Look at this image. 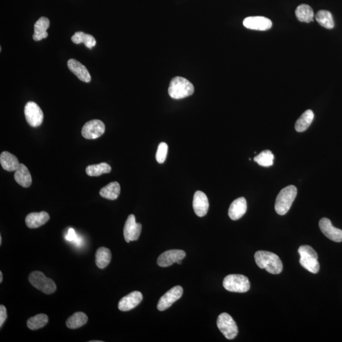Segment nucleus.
<instances>
[{
  "mask_svg": "<svg viewBox=\"0 0 342 342\" xmlns=\"http://www.w3.org/2000/svg\"><path fill=\"white\" fill-rule=\"evenodd\" d=\"M176 263H178V265H181V264H182V261H178V262H177Z\"/></svg>",
  "mask_w": 342,
  "mask_h": 342,
  "instance_id": "e433bc0d",
  "label": "nucleus"
},
{
  "mask_svg": "<svg viewBox=\"0 0 342 342\" xmlns=\"http://www.w3.org/2000/svg\"><path fill=\"white\" fill-rule=\"evenodd\" d=\"M102 341H90V342H102Z\"/></svg>",
  "mask_w": 342,
  "mask_h": 342,
  "instance_id": "58836bf2",
  "label": "nucleus"
},
{
  "mask_svg": "<svg viewBox=\"0 0 342 342\" xmlns=\"http://www.w3.org/2000/svg\"><path fill=\"white\" fill-rule=\"evenodd\" d=\"M0 163L3 169L8 172L15 171L20 165L17 158L8 151H3L1 153Z\"/></svg>",
  "mask_w": 342,
  "mask_h": 342,
  "instance_id": "4be33fe9",
  "label": "nucleus"
},
{
  "mask_svg": "<svg viewBox=\"0 0 342 342\" xmlns=\"http://www.w3.org/2000/svg\"><path fill=\"white\" fill-rule=\"evenodd\" d=\"M193 207H194L195 213L199 217H204L206 214L209 207V203H208L207 197L204 192L201 191L195 192L194 201H193Z\"/></svg>",
  "mask_w": 342,
  "mask_h": 342,
  "instance_id": "dca6fc26",
  "label": "nucleus"
},
{
  "mask_svg": "<svg viewBox=\"0 0 342 342\" xmlns=\"http://www.w3.org/2000/svg\"><path fill=\"white\" fill-rule=\"evenodd\" d=\"M48 322L47 315L45 314H40L30 318L27 321V326L30 330H36L44 327Z\"/></svg>",
  "mask_w": 342,
  "mask_h": 342,
  "instance_id": "7c9ffc66",
  "label": "nucleus"
},
{
  "mask_svg": "<svg viewBox=\"0 0 342 342\" xmlns=\"http://www.w3.org/2000/svg\"><path fill=\"white\" fill-rule=\"evenodd\" d=\"M50 27V20L48 18L41 17L34 24L33 40L39 41L48 37L47 29Z\"/></svg>",
  "mask_w": 342,
  "mask_h": 342,
  "instance_id": "aec40b11",
  "label": "nucleus"
},
{
  "mask_svg": "<svg viewBox=\"0 0 342 342\" xmlns=\"http://www.w3.org/2000/svg\"><path fill=\"white\" fill-rule=\"evenodd\" d=\"M68 66L73 74L76 75L78 79L84 82L91 81V77L86 67L75 59L68 60Z\"/></svg>",
  "mask_w": 342,
  "mask_h": 342,
  "instance_id": "f3484780",
  "label": "nucleus"
},
{
  "mask_svg": "<svg viewBox=\"0 0 342 342\" xmlns=\"http://www.w3.org/2000/svg\"><path fill=\"white\" fill-rule=\"evenodd\" d=\"M14 179L18 184L24 188H28L32 184L31 173L24 164H20L14 174Z\"/></svg>",
  "mask_w": 342,
  "mask_h": 342,
  "instance_id": "412c9836",
  "label": "nucleus"
},
{
  "mask_svg": "<svg viewBox=\"0 0 342 342\" xmlns=\"http://www.w3.org/2000/svg\"><path fill=\"white\" fill-rule=\"evenodd\" d=\"M168 146L167 143L162 142L158 146L157 153H156V159L159 164H162L166 159Z\"/></svg>",
  "mask_w": 342,
  "mask_h": 342,
  "instance_id": "473e14b6",
  "label": "nucleus"
},
{
  "mask_svg": "<svg viewBox=\"0 0 342 342\" xmlns=\"http://www.w3.org/2000/svg\"><path fill=\"white\" fill-rule=\"evenodd\" d=\"M223 286L231 292L245 293L249 290L250 283L247 277L242 274H229L223 280Z\"/></svg>",
  "mask_w": 342,
  "mask_h": 342,
  "instance_id": "39448f33",
  "label": "nucleus"
},
{
  "mask_svg": "<svg viewBox=\"0 0 342 342\" xmlns=\"http://www.w3.org/2000/svg\"><path fill=\"white\" fill-rule=\"evenodd\" d=\"M169 95L174 99L188 97L194 93V86L188 80L182 77H176L170 82Z\"/></svg>",
  "mask_w": 342,
  "mask_h": 342,
  "instance_id": "f03ea898",
  "label": "nucleus"
},
{
  "mask_svg": "<svg viewBox=\"0 0 342 342\" xmlns=\"http://www.w3.org/2000/svg\"><path fill=\"white\" fill-rule=\"evenodd\" d=\"M88 316L86 314L82 312H77L68 319L66 325L70 329H77L84 326L88 322Z\"/></svg>",
  "mask_w": 342,
  "mask_h": 342,
  "instance_id": "bb28decb",
  "label": "nucleus"
},
{
  "mask_svg": "<svg viewBox=\"0 0 342 342\" xmlns=\"http://www.w3.org/2000/svg\"><path fill=\"white\" fill-rule=\"evenodd\" d=\"M50 220L48 213L43 211L40 212H32L26 217V223L29 228H38L47 223Z\"/></svg>",
  "mask_w": 342,
  "mask_h": 342,
  "instance_id": "6ab92c4d",
  "label": "nucleus"
},
{
  "mask_svg": "<svg viewBox=\"0 0 342 342\" xmlns=\"http://www.w3.org/2000/svg\"><path fill=\"white\" fill-rule=\"evenodd\" d=\"M274 156L272 151L267 150L262 151L260 154L256 156L254 160L259 165L263 167H270L273 166Z\"/></svg>",
  "mask_w": 342,
  "mask_h": 342,
  "instance_id": "2f4dec72",
  "label": "nucleus"
},
{
  "mask_svg": "<svg viewBox=\"0 0 342 342\" xmlns=\"http://www.w3.org/2000/svg\"><path fill=\"white\" fill-rule=\"evenodd\" d=\"M2 281H3V273L0 272V283H2Z\"/></svg>",
  "mask_w": 342,
  "mask_h": 342,
  "instance_id": "c9c22d12",
  "label": "nucleus"
},
{
  "mask_svg": "<svg viewBox=\"0 0 342 342\" xmlns=\"http://www.w3.org/2000/svg\"><path fill=\"white\" fill-rule=\"evenodd\" d=\"M67 240L69 241H74L76 238V235H75L74 229L70 228L68 231V236H66Z\"/></svg>",
  "mask_w": 342,
  "mask_h": 342,
  "instance_id": "f704fd0d",
  "label": "nucleus"
},
{
  "mask_svg": "<svg viewBox=\"0 0 342 342\" xmlns=\"http://www.w3.org/2000/svg\"><path fill=\"white\" fill-rule=\"evenodd\" d=\"M95 258L96 265L98 268H106L111 261V250L106 247L99 248L96 252Z\"/></svg>",
  "mask_w": 342,
  "mask_h": 342,
  "instance_id": "b1692460",
  "label": "nucleus"
},
{
  "mask_svg": "<svg viewBox=\"0 0 342 342\" xmlns=\"http://www.w3.org/2000/svg\"><path fill=\"white\" fill-rule=\"evenodd\" d=\"M314 118V112L311 110H307L302 114L295 123V130L297 132H304L313 123Z\"/></svg>",
  "mask_w": 342,
  "mask_h": 342,
  "instance_id": "a878e982",
  "label": "nucleus"
},
{
  "mask_svg": "<svg viewBox=\"0 0 342 342\" xmlns=\"http://www.w3.org/2000/svg\"><path fill=\"white\" fill-rule=\"evenodd\" d=\"M29 281L32 285L45 294H52L57 290L55 282L52 279L46 277L42 272H32L29 274Z\"/></svg>",
  "mask_w": 342,
  "mask_h": 342,
  "instance_id": "423d86ee",
  "label": "nucleus"
},
{
  "mask_svg": "<svg viewBox=\"0 0 342 342\" xmlns=\"http://www.w3.org/2000/svg\"><path fill=\"white\" fill-rule=\"evenodd\" d=\"M71 40L75 44L84 43V45L89 49L95 47L96 41L95 38L90 34H85L83 32H76L71 38Z\"/></svg>",
  "mask_w": 342,
  "mask_h": 342,
  "instance_id": "cd10ccee",
  "label": "nucleus"
},
{
  "mask_svg": "<svg viewBox=\"0 0 342 342\" xmlns=\"http://www.w3.org/2000/svg\"><path fill=\"white\" fill-rule=\"evenodd\" d=\"M1 243H2V238H1V236H0V245H1Z\"/></svg>",
  "mask_w": 342,
  "mask_h": 342,
  "instance_id": "4c0bfd02",
  "label": "nucleus"
},
{
  "mask_svg": "<svg viewBox=\"0 0 342 342\" xmlns=\"http://www.w3.org/2000/svg\"><path fill=\"white\" fill-rule=\"evenodd\" d=\"M255 261L261 269H265L271 274H277L283 270V264L276 254L267 251H258L255 254Z\"/></svg>",
  "mask_w": 342,
  "mask_h": 342,
  "instance_id": "f257e3e1",
  "label": "nucleus"
},
{
  "mask_svg": "<svg viewBox=\"0 0 342 342\" xmlns=\"http://www.w3.org/2000/svg\"><path fill=\"white\" fill-rule=\"evenodd\" d=\"M120 193V185L117 181H114L102 188L100 190V195L103 198L114 201L118 198Z\"/></svg>",
  "mask_w": 342,
  "mask_h": 342,
  "instance_id": "5701e85b",
  "label": "nucleus"
},
{
  "mask_svg": "<svg viewBox=\"0 0 342 342\" xmlns=\"http://www.w3.org/2000/svg\"><path fill=\"white\" fill-rule=\"evenodd\" d=\"M300 264L308 272L316 274L320 271L318 256L315 250L309 245H302L298 250Z\"/></svg>",
  "mask_w": 342,
  "mask_h": 342,
  "instance_id": "20e7f679",
  "label": "nucleus"
},
{
  "mask_svg": "<svg viewBox=\"0 0 342 342\" xmlns=\"http://www.w3.org/2000/svg\"><path fill=\"white\" fill-rule=\"evenodd\" d=\"M297 195V188L293 185L288 186L277 195L275 203V210L279 215L286 214L290 210L291 205Z\"/></svg>",
  "mask_w": 342,
  "mask_h": 342,
  "instance_id": "7ed1b4c3",
  "label": "nucleus"
},
{
  "mask_svg": "<svg viewBox=\"0 0 342 342\" xmlns=\"http://www.w3.org/2000/svg\"><path fill=\"white\" fill-rule=\"evenodd\" d=\"M186 253L182 250H170L162 253L157 259V265L162 268L169 267L185 258Z\"/></svg>",
  "mask_w": 342,
  "mask_h": 342,
  "instance_id": "f8f14e48",
  "label": "nucleus"
},
{
  "mask_svg": "<svg viewBox=\"0 0 342 342\" xmlns=\"http://www.w3.org/2000/svg\"><path fill=\"white\" fill-rule=\"evenodd\" d=\"M6 318H7V313H6V307L1 305H0V327H2Z\"/></svg>",
  "mask_w": 342,
  "mask_h": 342,
  "instance_id": "72a5a7b5",
  "label": "nucleus"
},
{
  "mask_svg": "<svg viewBox=\"0 0 342 342\" xmlns=\"http://www.w3.org/2000/svg\"><path fill=\"white\" fill-rule=\"evenodd\" d=\"M141 229V224L137 223L135 215H130L124 227V236L126 242L130 243L138 240Z\"/></svg>",
  "mask_w": 342,
  "mask_h": 342,
  "instance_id": "9b49d317",
  "label": "nucleus"
},
{
  "mask_svg": "<svg viewBox=\"0 0 342 342\" xmlns=\"http://www.w3.org/2000/svg\"><path fill=\"white\" fill-rule=\"evenodd\" d=\"M317 22L326 29H332L335 26L334 18L331 13L327 10L319 11L316 15Z\"/></svg>",
  "mask_w": 342,
  "mask_h": 342,
  "instance_id": "c756f323",
  "label": "nucleus"
},
{
  "mask_svg": "<svg viewBox=\"0 0 342 342\" xmlns=\"http://www.w3.org/2000/svg\"><path fill=\"white\" fill-rule=\"evenodd\" d=\"M247 205L246 199L240 197L231 203L228 210V215L233 221L240 219L246 213Z\"/></svg>",
  "mask_w": 342,
  "mask_h": 342,
  "instance_id": "a211bd4d",
  "label": "nucleus"
},
{
  "mask_svg": "<svg viewBox=\"0 0 342 342\" xmlns=\"http://www.w3.org/2000/svg\"><path fill=\"white\" fill-rule=\"evenodd\" d=\"M319 225H320L321 231L330 240L335 242H342V230L333 226L329 219L322 218Z\"/></svg>",
  "mask_w": 342,
  "mask_h": 342,
  "instance_id": "4468645a",
  "label": "nucleus"
},
{
  "mask_svg": "<svg viewBox=\"0 0 342 342\" xmlns=\"http://www.w3.org/2000/svg\"><path fill=\"white\" fill-rule=\"evenodd\" d=\"M24 115L27 123L33 128L40 126L44 119V115L41 108L33 102L26 103L24 108Z\"/></svg>",
  "mask_w": 342,
  "mask_h": 342,
  "instance_id": "6e6552de",
  "label": "nucleus"
},
{
  "mask_svg": "<svg viewBox=\"0 0 342 342\" xmlns=\"http://www.w3.org/2000/svg\"><path fill=\"white\" fill-rule=\"evenodd\" d=\"M295 15L299 21L306 23L313 21L314 16L313 9L306 4L298 6L296 9Z\"/></svg>",
  "mask_w": 342,
  "mask_h": 342,
  "instance_id": "393cba45",
  "label": "nucleus"
},
{
  "mask_svg": "<svg viewBox=\"0 0 342 342\" xmlns=\"http://www.w3.org/2000/svg\"><path fill=\"white\" fill-rule=\"evenodd\" d=\"M217 325L220 332L227 339L233 340L238 334L237 325L228 313H222L218 316Z\"/></svg>",
  "mask_w": 342,
  "mask_h": 342,
  "instance_id": "0eeeda50",
  "label": "nucleus"
},
{
  "mask_svg": "<svg viewBox=\"0 0 342 342\" xmlns=\"http://www.w3.org/2000/svg\"><path fill=\"white\" fill-rule=\"evenodd\" d=\"M143 300V295L139 291H135L121 298L119 302V309L121 311H129L135 308Z\"/></svg>",
  "mask_w": 342,
  "mask_h": 342,
  "instance_id": "2eb2a0df",
  "label": "nucleus"
},
{
  "mask_svg": "<svg viewBox=\"0 0 342 342\" xmlns=\"http://www.w3.org/2000/svg\"><path fill=\"white\" fill-rule=\"evenodd\" d=\"M111 167L105 162L100 164L90 165L86 167V173L89 176H100L103 174L110 173L111 172Z\"/></svg>",
  "mask_w": 342,
  "mask_h": 342,
  "instance_id": "c85d7f7f",
  "label": "nucleus"
},
{
  "mask_svg": "<svg viewBox=\"0 0 342 342\" xmlns=\"http://www.w3.org/2000/svg\"><path fill=\"white\" fill-rule=\"evenodd\" d=\"M183 289L181 286H176L167 291L158 302V311H164L169 308L174 302L182 297Z\"/></svg>",
  "mask_w": 342,
  "mask_h": 342,
  "instance_id": "9d476101",
  "label": "nucleus"
},
{
  "mask_svg": "<svg viewBox=\"0 0 342 342\" xmlns=\"http://www.w3.org/2000/svg\"><path fill=\"white\" fill-rule=\"evenodd\" d=\"M105 132V126L102 121L98 119L87 122L82 128V136L84 138L94 139L102 136Z\"/></svg>",
  "mask_w": 342,
  "mask_h": 342,
  "instance_id": "1a4fd4ad",
  "label": "nucleus"
},
{
  "mask_svg": "<svg viewBox=\"0 0 342 342\" xmlns=\"http://www.w3.org/2000/svg\"><path fill=\"white\" fill-rule=\"evenodd\" d=\"M243 23V26L246 28L256 31H267L272 27L271 20L261 16L245 18Z\"/></svg>",
  "mask_w": 342,
  "mask_h": 342,
  "instance_id": "ddd939ff",
  "label": "nucleus"
}]
</instances>
